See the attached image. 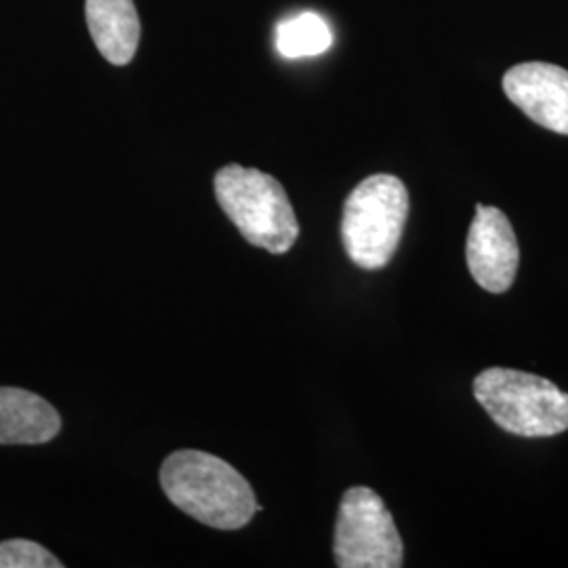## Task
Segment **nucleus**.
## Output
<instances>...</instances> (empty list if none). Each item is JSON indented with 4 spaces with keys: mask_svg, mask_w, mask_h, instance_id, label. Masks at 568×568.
Returning a JSON list of instances; mask_svg holds the SVG:
<instances>
[{
    "mask_svg": "<svg viewBox=\"0 0 568 568\" xmlns=\"http://www.w3.org/2000/svg\"><path fill=\"white\" fill-rule=\"evenodd\" d=\"M161 487L169 501L206 527L236 530L260 509L248 480L224 459L183 448L164 459Z\"/></svg>",
    "mask_w": 568,
    "mask_h": 568,
    "instance_id": "nucleus-1",
    "label": "nucleus"
},
{
    "mask_svg": "<svg viewBox=\"0 0 568 568\" xmlns=\"http://www.w3.org/2000/svg\"><path fill=\"white\" fill-rule=\"evenodd\" d=\"M215 196L244 241L274 255L286 253L300 236V224L278 180L260 169L227 164L215 175Z\"/></svg>",
    "mask_w": 568,
    "mask_h": 568,
    "instance_id": "nucleus-2",
    "label": "nucleus"
},
{
    "mask_svg": "<svg viewBox=\"0 0 568 568\" xmlns=\"http://www.w3.org/2000/svg\"><path fill=\"white\" fill-rule=\"evenodd\" d=\"M474 396L509 434L549 438L568 429V394L549 379L514 368H487L474 379Z\"/></svg>",
    "mask_w": 568,
    "mask_h": 568,
    "instance_id": "nucleus-3",
    "label": "nucleus"
},
{
    "mask_svg": "<svg viewBox=\"0 0 568 568\" xmlns=\"http://www.w3.org/2000/svg\"><path fill=\"white\" fill-rule=\"evenodd\" d=\"M408 217V192L394 175L377 173L345 199L342 239L347 257L363 270H382L394 257Z\"/></svg>",
    "mask_w": 568,
    "mask_h": 568,
    "instance_id": "nucleus-4",
    "label": "nucleus"
},
{
    "mask_svg": "<svg viewBox=\"0 0 568 568\" xmlns=\"http://www.w3.org/2000/svg\"><path fill=\"white\" fill-rule=\"evenodd\" d=\"M335 562L342 568L403 567V539L373 488H347L335 525Z\"/></svg>",
    "mask_w": 568,
    "mask_h": 568,
    "instance_id": "nucleus-5",
    "label": "nucleus"
},
{
    "mask_svg": "<svg viewBox=\"0 0 568 568\" xmlns=\"http://www.w3.org/2000/svg\"><path fill=\"white\" fill-rule=\"evenodd\" d=\"M467 267L488 293H506L516 281L520 246L508 215L497 206L476 204L466 241Z\"/></svg>",
    "mask_w": 568,
    "mask_h": 568,
    "instance_id": "nucleus-6",
    "label": "nucleus"
},
{
    "mask_svg": "<svg viewBox=\"0 0 568 568\" xmlns=\"http://www.w3.org/2000/svg\"><path fill=\"white\" fill-rule=\"evenodd\" d=\"M504 91L530 121L568 135V70L544 61L518 63L506 72Z\"/></svg>",
    "mask_w": 568,
    "mask_h": 568,
    "instance_id": "nucleus-7",
    "label": "nucleus"
},
{
    "mask_svg": "<svg viewBox=\"0 0 568 568\" xmlns=\"http://www.w3.org/2000/svg\"><path fill=\"white\" fill-rule=\"evenodd\" d=\"M61 432L58 408L21 387H0V445H44Z\"/></svg>",
    "mask_w": 568,
    "mask_h": 568,
    "instance_id": "nucleus-8",
    "label": "nucleus"
},
{
    "mask_svg": "<svg viewBox=\"0 0 568 568\" xmlns=\"http://www.w3.org/2000/svg\"><path fill=\"white\" fill-rule=\"evenodd\" d=\"M87 26L100 53L114 65L135 58L142 23L133 0H87Z\"/></svg>",
    "mask_w": 568,
    "mask_h": 568,
    "instance_id": "nucleus-9",
    "label": "nucleus"
},
{
    "mask_svg": "<svg viewBox=\"0 0 568 568\" xmlns=\"http://www.w3.org/2000/svg\"><path fill=\"white\" fill-rule=\"evenodd\" d=\"M333 44V30L325 18L305 11L276 26V49L286 60L323 55Z\"/></svg>",
    "mask_w": 568,
    "mask_h": 568,
    "instance_id": "nucleus-10",
    "label": "nucleus"
},
{
    "mask_svg": "<svg viewBox=\"0 0 568 568\" xmlns=\"http://www.w3.org/2000/svg\"><path fill=\"white\" fill-rule=\"evenodd\" d=\"M60 560L37 541H0V568H61Z\"/></svg>",
    "mask_w": 568,
    "mask_h": 568,
    "instance_id": "nucleus-11",
    "label": "nucleus"
}]
</instances>
